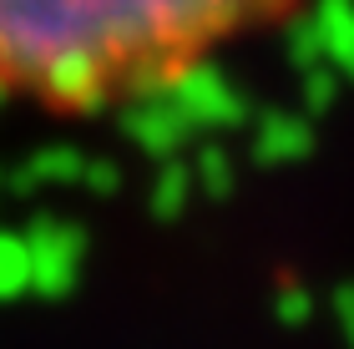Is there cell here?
Instances as JSON below:
<instances>
[{"label":"cell","mask_w":354,"mask_h":349,"mask_svg":"<svg viewBox=\"0 0 354 349\" xmlns=\"http://www.w3.org/2000/svg\"><path fill=\"white\" fill-rule=\"evenodd\" d=\"M304 0H0V102L82 122L172 97Z\"/></svg>","instance_id":"cell-1"}]
</instances>
